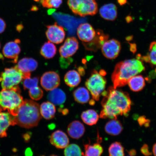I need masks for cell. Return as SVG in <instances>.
I'll use <instances>...</instances> for the list:
<instances>
[{"label":"cell","instance_id":"30bf717a","mask_svg":"<svg viewBox=\"0 0 156 156\" xmlns=\"http://www.w3.org/2000/svg\"><path fill=\"white\" fill-rule=\"evenodd\" d=\"M60 77L54 71H48L44 73L41 78V84L46 90L51 91L57 88L60 84Z\"/></svg>","mask_w":156,"mask_h":156},{"label":"cell","instance_id":"8fae6325","mask_svg":"<svg viewBox=\"0 0 156 156\" xmlns=\"http://www.w3.org/2000/svg\"><path fill=\"white\" fill-rule=\"evenodd\" d=\"M79 48L77 39L74 37L68 38L60 47L59 52L62 58H67L73 56Z\"/></svg>","mask_w":156,"mask_h":156},{"label":"cell","instance_id":"ba28073f","mask_svg":"<svg viewBox=\"0 0 156 156\" xmlns=\"http://www.w3.org/2000/svg\"><path fill=\"white\" fill-rule=\"evenodd\" d=\"M46 34L49 41L52 43H62L65 38L66 33L64 28L58 25L56 23L53 25L47 27Z\"/></svg>","mask_w":156,"mask_h":156},{"label":"cell","instance_id":"44dd1931","mask_svg":"<svg viewBox=\"0 0 156 156\" xmlns=\"http://www.w3.org/2000/svg\"><path fill=\"white\" fill-rule=\"evenodd\" d=\"M105 130L107 133L112 136L119 135L123 130V126L121 122L117 119H111L106 123L105 127Z\"/></svg>","mask_w":156,"mask_h":156},{"label":"cell","instance_id":"60d3db41","mask_svg":"<svg viewBox=\"0 0 156 156\" xmlns=\"http://www.w3.org/2000/svg\"><path fill=\"white\" fill-rule=\"evenodd\" d=\"M24 138L25 141H28L29 139H30V136H29V134H25L24 136Z\"/></svg>","mask_w":156,"mask_h":156},{"label":"cell","instance_id":"484cf974","mask_svg":"<svg viewBox=\"0 0 156 156\" xmlns=\"http://www.w3.org/2000/svg\"><path fill=\"white\" fill-rule=\"evenodd\" d=\"M128 84L131 90L134 92H138L145 87V81L142 76H135L129 79Z\"/></svg>","mask_w":156,"mask_h":156},{"label":"cell","instance_id":"d6a6232c","mask_svg":"<svg viewBox=\"0 0 156 156\" xmlns=\"http://www.w3.org/2000/svg\"><path fill=\"white\" fill-rule=\"evenodd\" d=\"M39 78L38 77L33 78L29 77L24 79L23 86L25 90H29L32 88L37 87Z\"/></svg>","mask_w":156,"mask_h":156},{"label":"cell","instance_id":"9c48e42d","mask_svg":"<svg viewBox=\"0 0 156 156\" xmlns=\"http://www.w3.org/2000/svg\"><path fill=\"white\" fill-rule=\"evenodd\" d=\"M102 53L105 57L113 59L118 57L121 49L120 42L115 39L107 40L101 47Z\"/></svg>","mask_w":156,"mask_h":156},{"label":"cell","instance_id":"f35d334b","mask_svg":"<svg viewBox=\"0 0 156 156\" xmlns=\"http://www.w3.org/2000/svg\"><path fill=\"white\" fill-rule=\"evenodd\" d=\"M128 152L130 156H135L136 155V152L135 150L132 149Z\"/></svg>","mask_w":156,"mask_h":156},{"label":"cell","instance_id":"4dcf8cb0","mask_svg":"<svg viewBox=\"0 0 156 156\" xmlns=\"http://www.w3.org/2000/svg\"><path fill=\"white\" fill-rule=\"evenodd\" d=\"M65 156H83L80 148L76 144L68 145L64 151Z\"/></svg>","mask_w":156,"mask_h":156},{"label":"cell","instance_id":"cb8c5ba5","mask_svg":"<svg viewBox=\"0 0 156 156\" xmlns=\"http://www.w3.org/2000/svg\"><path fill=\"white\" fill-rule=\"evenodd\" d=\"M73 95L76 102L80 104H85L88 102L90 99L89 91L83 87H78L74 91Z\"/></svg>","mask_w":156,"mask_h":156},{"label":"cell","instance_id":"836d02e7","mask_svg":"<svg viewBox=\"0 0 156 156\" xmlns=\"http://www.w3.org/2000/svg\"><path fill=\"white\" fill-rule=\"evenodd\" d=\"M43 6L47 8H58L62 2V0H39Z\"/></svg>","mask_w":156,"mask_h":156},{"label":"cell","instance_id":"5bb4252c","mask_svg":"<svg viewBox=\"0 0 156 156\" xmlns=\"http://www.w3.org/2000/svg\"><path fill=\"white\" fill-rule=\"evenodd\" d=\"M77 34L83 44L90 42L94 38L96 32L91 25L88 23L80 25L77 29Z\"/></svg>","mask_w":156,"mask_h":156},{"label":"cell","instance_id":"bcb514c9","mask_svg":"<svg viewBox=\"0 0 156 156\" xmlns=\"http://www.w3.org/2000/svg\"><path fill=\"white\" fill-rule=\"evenodd\" d=\"M1 42H0V49H1Z\"/></svg>","mask_w":156,"mask_h":156},{"label":"cell","instance_id":"ffe728a7","mask_svg":"<svg viewBox=\"0 0 156 156\" xmlns=\"http://www.w3.org/2000/svg\"><path fill=\"white\" fill-rule=\"evenodd\" d=\"M50 102L55 105H61L65 103L66 96L65 93L61 89L56 88L50 91L48 95Z\"/></svg>","mask_w":156,"mask_h":156},{"label":"cell","instance_id":"6da1fadb","mask_svg":"<svg viewBox=\"0 0 156 156\" xmlns=\"http://www.w3.org/2000/svg\"><path fill=\"white\" fill-rule=\"evenodd\" d=\"M102 95L104 97L101 103V118L114 119L119 116L129 115L132 102L128 93L110 87Z\"/></svg>","mask_w":156,"mask_h":156},{"label":"cell","instance_id":"d4e9b609","mask_svg":"<svg viewBox=\"0 0 156 156\" xmlns=\"http://www.w3.org/2000/svg\"><path fill=\"white\" fill-rule=\"evenodd\" d=\"M81 118L85 124L91 126L97 123L99 120V116L96 111L89 109L82 113Z\"/></svg>","mask_w":156,"mask_h":156},{"label":"cell","instance_id":"52a82bcc","mask_svg":"<svg viewBox=\"0 0 156 156\" xmlns=\"http://www.w3.org/2000/svg\"><path fill=\"white\" fill-rule=\"evenodd\" d=\"M24 76L16 66L6 68L0 75V83L2 89H10L18 86Z\"/></svg>","mask_w":156,"mask_h":156},{"label":"cell","instance_id":"d590c367","mask_svg":"<svg viewBox=\"0 0 156 156\" xmlns=\"http://www.w3.org/2000/svg\"><path fill=\"white\" fill-rule=\"evenodd\" d=\"M141 153L145 156L151 155L152 153L150 151L149 146L147 144H144L141 149Z\"/></svg>","mask_w":156,"mask_h":156},{"label":"cell","instance_id":"8d00e7d4","mask_svg":"<svg viewBox=\"0 0 156 156\" xmlns=\"http://www.w3.org/2000/svg\"><path fill=\"white\" fill-rule=\"evenodd\" d=\"M6 25L5 21L2 19L0 18V34L4 32Z\"/></svg>","mask_w":156,"mask_h":156},{"label":"cell","instance_id":"ab89813d","mask_svg":"<svg viewBox=\"0 0 156 156\" xmlns=\"http://www.w3.org/2000/svg\"><path fill=\"white\" fill-rule=\"evenodd\" d=\"M119 4L121 5H126L127 2V0H117Z\"/></svg>","mask_w":156,"mask_h":156},{"label":"cell","instance_id":"1f68e13d","mask_svg":"<svg viewBox=\"0 0 156 156\" xmlns=\"http://www.w3.org/2000/svg\"><path fill=\"white\" fill-rule=\"evenodd\" d=\"M29 93L31 98L36 101L40 100L44 95L43 91L38 86L29 90Z\"/></svg>","mask_w":156,"mask_h":156},{"label":"cell","instance_id":"4fadbf2b","mask_svg":"<svg viewBox=\"0 0 156 156\" xmlns=\"http://www.w3.org/2000/svg\"><path fill=\"white\" fill-rule=\"evenodd\" d=\"M16 66L23 73L24 79L30 77L31 72L37 69L38 63L34 58H24L20 60Z\"/></svg>","mask_w":156,"mask_h":156},{"label":"cell","instance_id":"f6af8a7d","mask_svg":"<svg viewBox=\"0 0 156 156\" xmlns=\"http://www.w3.org/2000/svg\"><path fill=\"white\" fill-rule=\"evenodd\" d=\"M50 156H56V155H51Z\"/></svg>","mask_w":156,"mask_h":156},{"label":"cell","instance_id":"ac0fdd59","mask_svg":"<svg viewBox=\"0 0 156 156\" xmlns=\"http://www.w3.org/2000/svg\"><path fill=\"white\" fill-rule=\"evenodd\" d=\"M13 116L9 112H0V137L7 136V130L10 126H14Z\"/></svg>","mask_w":156,"mask_h":156},{"label":"cell","instance_id":"3957f363","mask_svg":"<svg viewBox=\"0 0 156 156\" xmlns=\"http://www.w3.org/2000/svg\"><path fill=\"white\" fill-rule=\"evenodd\" d=\"M41 118L38 103L25 99L19 107L16 115L13 116V122L15 125L29 129L37 126Z\"/></svg>","mask_w":156,"mask_h":156},{"label":"cell","instance_id":"b9f144b4","mask_svg":"<svg viewBox=\"0 0 156 156\" xmlns=\"http://www.w3.org/2000/svg\"><path fill=\"white\" fill-rule=\"evenodd\" d=\"M153 152L154 156H156V143L153 146Z\"/></svg>","mask_w":156,"mask_h":156},{"label":"cell","instance_id":"7dc6e473","mask_svg":"<svg viewBox=\"0 0 156 156\" xmlns=\"http://www.w3.org/2000/svg\"></svg>","mask_w":156,"mask_h":156},{"label":"cell","instance_id":"2e32d148","mask_svg":"<svg viewBox=\"0 0 156 156\" xmlns=\"http://www.w3.org/2000/svg\"><path fill=\"white\" fill-rule=\"evenodd\" d=\"M108 38V35L105 34L102 30H97L96 36L93 40L88 43L83 44L87 50L95 51L102 46Z\"/></svg>","mask_w":156,"mask_h":156},{"label":"cell","instance_id":"d6986e66","mask_svg":"<svg viewBox=\"0 0 156 156\" xmlns=\"http://www.w3.org/2000/svg\"><path fill=\"white\" fill-rule=\"evenodd\" d=\"M99 13L101 17L106 20L114 21L118 15L116 5L112 3L105 5L101 8Z\"/></svg>","mask_w":156,"mask_h":156},{"label":"cell","instance_id":"f546056e","mask_svg":"<svg viewBox=\"0 0 156 156\" xmlns=\"http://www.w3.org/2000/svg\"><path fill=\"white\" fill-rule=\"evenodd\" d=\"M147 55L142 58L146 62L156 66V41L151 43Z\"/></svg>","mask_w":156,"mask_h":156},{"label":"cell","instance_id":"603a6c76","mask_svg":"<svg viewBox=\"0 0 156 156\" xmlns=\"http://www.w3.org/2000/svg\"><path fill=\"white\" fill-rule=\"evenodd\" d=\"M64 81L68 87H76L81 82L80 74L75 70H70L66 74L64 77Z\"/></svg>","mask_w":156,"mask_h":156},{"label":"cell","instance_id":"e0dca14e","mask_svg":"<svg viewBox=\"0 0 156 156\" xmlns=\"http://www.w3.org/2000/svg\"><path fill=\"white\" fill-rule=\"evenodd\" d=\"M85 131L84 126L79 121H74L70 123L68 126V135L73 139H80L84 134Z\"/></svg>","mask_w":156,"mask_h":156},{"label":"cell","instance_id":"f1b7e54d","mask_svg":"<svg viewBox=\"0 0 156 156\" xmlns=\"http://www.w3.org/2000/svg\"><path fill=\"white\" fill-rule=\"evenodd\" d=\"M109 156H124V148L119 142L112 143L108 149Z\"/></svg>","mask_w":156,"mask_h":156},{"label":"cell","instance_id":"9a60e30c","mask_svg":"<svg viewBox=\"0 0 156 156\" xmlns=\"http://www.w3.org/2000/svg\"><path fill=\"white\" fill-rule=\"evenodd\" d=\"M50 143L58 149H63L69 145V138L65 133L60 130L55 131L50 137Z\"/></svg>","mask_w":156,"mask_h":156},{"label":"cell","instance_id":"4316f807","mask_svg":"<svg viewBox=\"0 0 156 156\" xmlns=\"http://www.w3.org/2000/svg\"><path fill=\"white\" fill-rule=\"evenodd\" d=\"M84 146L85 152L83 153V156H101L103 153V147L99 143L86 144Z\"/></svg>","mask_w":156,"mask_h":156},{"label":"cell","instance_id":"277c9868","mask_svg":"<svg viewBox=\"0 0 156 156\" xmlns=\"http://www.w3.org/2000/svg\"><path fill=\"white\" fill-rule=\"evenodd\" d=\"M23 101L18 86L0 91V110L1 112L7 110L11 115L15 116Z\"/></svg>","mask_w":156,"mask_h":156},{"label":"cell","instance_id":"ee69618b","mask_svg":"<svg viewBox=\"0 0 156 156\" xmlns=\"http://www.w3.org/2000/svg\"><path fill=\"white\" fill-rule=\"evenodd\" d=\"M51 126H49L48 127L50 129H53V128H55V125L54 124H51L50 125Z\"/></svg>","mask_w":156,"mask_h":156},{"label":"cell","instance_id":"7402d4cb","mask_svg":"<svg viewBox=\"0 0 156 156\" xmlns=\"http://www.w3.org/2000/svg\"><path fill=\"white\" fill-rule=\"evenodd\" d=\"M40 111L41 115L45 119L49 120L54 118L56 109L53 103L50 102H45L41 105Z\"/></svg>","mask_w":156,"mask_h":156},{"label":"cell","instance_id":"7a4b0ae2","mask_svg":"<svg viewBox=\"0 0 156 156\" xmlns=\"http://www.w3.org/2000/svg\"><path fill=\"white\" fill-rule=\"evenodd\" d=\"M145 69L140 59L125 60L117 64L112 75L114 87L117 89L128 84L130 79Z\"/></svg>","mask_w":156,"mask_h":156},{"label":"cell","instance_id":"83f0119b","mask_svg":"<svg viewBox=\"0 0 156 156\" xmlns=\"http://www.w3.org/2000/svg\"><path fill=\"white\" fill-rule=\"evenodd\" d=\"M56 48L55 45L50 41L45 42L41 48L40 54L46 59H50L55 56Z\"/></svg>","mask_w":156,"mask_h":156},{"label":"cell","instance_id":"7c38bea8","mask_svg":"<svg viewBox=\"0 0 156 156\" xmlns=\"http://www.w3.org/2000/svg\"><path fill=\"white\" fill-rule=\"evenodd\" d=\"M20 41L17 39L14 41L7 43L4 46L3 54L6 58L12 60L13 63H16L19 55L21 52V48L19 45Z\"/></svg>","mask_w":156,"mask_h":156},{"label":"cell","instance_id":"5b68a950","mask_svg":"<svg viewBox=\"0 0 156 156\" xmlns=\"http://www.w3.org/2000/svg\"><path fill=\"white\" fill-rule=\"evenodd\" d=\"M106 73L102 70L99 73L96 70H93L90 76L86 81V87L90 92L93 100L98 101L105 91L107 83L104 77Z\"/></svg>","mask_w":156,"mask_h":156},{"label":"cell","instance_id":"7bdbcfd3","mask_svg":"<svg viewBox=\"0 0 156 156\" xmlns=\"http://www.w3.org/2000/svg\"><path fill=\"white\" fill-rule=\"evenodd\" d=\"M126 20L128 22H130L132 20V17L130 16H128L126 17Z\"/></svg>","mask_w":156,"mask_h":156},{"label":"cell","instance_id":"e575fe53","mask_svg":"<svg viewBox=\"0 0 156 156\" xmlns=\"http://www.w3.org/2000/svg\"><path fill=\"white\" fill-rule=\"evenodd\" d=\"M138 124L140 126H144L146 127H147L150 125V120L146 119L144 116H140L138 119Z\"/></svg>","mask_w":156,"mask_h":156},{"label":"cell","instance_id":"8992f818","mask_svg":"<svg viewBox=\"0 0 156 156\" xmlns=\"http://www.w3.org/2000/svg\"><path fill=\"white\" fill-rule=\"evenodd\" d=\"M68 4L75 14L81 17L94 15L98 10L95 0H68Z\"/></svg>","mask_w":156,"mask_h":156},{"label":"cell","instance_id":"74e56055","mask_svg":"<svg viewBox=\"0 0 156 156\" xmlns=\"http://www.w3.org/2000/svg\"><path fill=\"white\" fill-rule=\"evenodd\" d=\"M33 152L30 148H27L25 151V156H32Z\"/></svg>","mask_w":156,"mask_h":156}]
</instances>
